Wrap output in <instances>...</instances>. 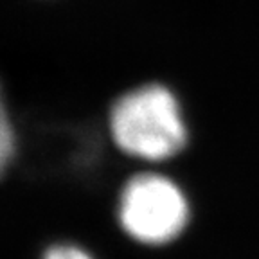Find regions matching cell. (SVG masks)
<instances>
[{"label":"cell","instance_id":"3","mask_svg":"<svg viewBox=\"0 0 259 259\" xmlns=\"http://www.w3.org/2000/svg\"><path fill=\"white\" fill-rule=\"evenodd\" d=\"M13 155H15V132H13L2 90H0V178L4 177L9 162L13 160Z\"/></svg>","mask_w":259,"mask_h":259},{"label":"cell","instance_id":"1","mask_svg":"<svg viewBox=\"0 0 259 259\" xmlns=\"http://www.w3.org/2000/svg\"><path fill=\"white\" fill-rule=\"evenodd\" d=\"M110 132L126 155L142 160H166L187 142L182 108L169 89L144 85L124 94L110 110Z\"/></svg>","mask_w":259,"mask_h":259},{"label":"cell","instance_id":"2","mask_svg":"<svg viewBox=\"0 0 259 259\" xmlns=\"http://www.w3.org/2000/svg\"><path fill=\"white\" fill-rule=\"evenodd\" d=\"M189 202L180 186L158 173H142L122 187L117 205L121 229L141 245L175 241L189 223Z\"/></svg>","mask_w":259,"mask_h":259},{"label":"cell","instance_id":"4","mask_svg":"<svg viewBox=\"0 0 259 259\" xmlns=\"http://www.w3.org/2000/svg\"><path fill=\"white\" fill-rule=\"evenodd\" d=\"M41 259H96L76 243H54L41 254Z\"/></svg>","mask_w":259,"mask_h":259}]
</instances>
